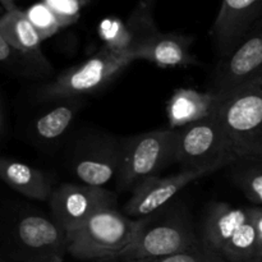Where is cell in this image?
<instances>
[{
    "mask_svg": "<svg viewBox=\"0 0 262 262\" xmlns=\"http://www.w3.org/2000/svg\"><path fill=\"white\" fill-rule=\"evenodd\" d=\"M201 246L186 206L181 201H171L154 214L138 219L135 242L115 261L163 257Z\"/></svg>",
    "mask_w": 262,
    "mask_h": 262,
    "instance_id": "cell-1",
    "label": "cell"
},
{
    "mask_svg": "<svg viewBox=\"0 0 262 262\" xmlns=\"http://www.w3.org/2000/svg\"><path fill=\"white\" fill-rule=\"evenodd\" d=\"M112 262H223V260L212 252H210L209 250H206L204 246H201V247L187 251V252L163 256V257L145 258V260H120Z\"/></svg>",
    "mask_w": 262,
    "mask_h": 262,
    "instance_id": "cell-21",
    "label": "cell"
},
{
    "mask_svg": "<svg viewBox=\"0 0 262 262\" xmlns=\"http://www.w3.org/2000/svg\"><path fill=\"white\" fill-rule=\"evenodd\" d=\"M26 14H27L28 19L31 20L33 27L38 32L40 37L42 38V41L51 37L53 35H55L61 28L59 19L54 14L53 10L45 4V2L32 5L26 12Z\"/></svg>",
    "mask_w": 262,
    "mask_h": 262,
    "instance_id": "cell-20",
    "label": "cell"
},
{
    "mask_svg": "<svg viewBox=\"0 0 262 262\" xmlns=\"http://www.w3.org/2000/svg\"><path fill=\"white\" fill-rule=\"evenodd\" d=\"M248 212H250L251 219H252L253 224H255L256 230H257L258 237H260L261 245H262V207L261 206L248 207Z\"/></svg>",
    "mask_w": 262,
    "mask_h": 262,
    "instance_id": "cell-23",
    "label": "cell"
},
{
    "mask_svg": "<svg viewBox=\"0 0 262 262\" xmlns=\"http://www.w3.org/2000/svg\"><path fill=\"white\" fill-rule=\"evenodd\" d=\"M222 96L210 91L177 89L166 104L169 128L181 129L192 123L211 117L216 113Z\"/></svg>",
    "mask_w": 262,
    "mask_h": 262,
    "instance_id": "cell-15",
    "label": "cell"
},
{
    "mask_svg": "<svg viewBox=\"0 0 262 262\" xmlns=\"http://www.w3.org/2000/svg\"><path fill=\"white\" fill-rule=\"evenodd\" d=\"M230 178L251 202L262 205V155H246L230 164Z\"/></svg>",
    "mask_w": 262,
    "mask_h": 262,
    "instance_id": "cell-19",
    "label": "cell"
},
{
    "mask_svg": "<svg viewBox=\"0 0 262 262\" xmlns=\"http://www.w3.org/2000/svg\"><path fill=\"white\" fill-rule=\"evenodd\" d=\"M79 2H81V3H82V4H84V3H86V2H87V0H79Z\"/></svg>",
    "mask_w": 262,
    "mask_h": 262,
    "instance_id": "cell-29",
    "label": "cell"
},
{
    "mask_svg": "<svg viewBox=\"0 0 262 262\" xmlns=\"http://www.w3.org/2000/svg\"><path fill=\"white\" fill-rule=\"evenodd\" d=\"M193 37L178 33L159 32L146 41L135 56L137 60H147L161 68H177L199 64V59L191 53Z\"/></svg>",
    "mask_w": 262,
    "mask_h": 262,
    "instance_id": "cell-16",
    "label": "cell"
},
{
    "mask_svg": "<svg viewBox=\"0 0 262 262\" xmlns=\"http://www.w3.org/2000/svg\"><path fill=\"white\" fill-rule=\"evenodd\" d=\"M216 170L219 169H183L168 177H151L133 189L123 212L132 219H141L154 214L174 201V197L189 183Z\"/></svg>",
    "mask_w": 262,
    "mask_h": 262,
    "instance_id": "cell-12",
    "label": "cell"
},
{
    "mask_svg": "<svg viewBox=\"0 0 262 262\" xmlns=\"http://www.w3.org/2000/svg\"><path fill=\"white\" fill-rule=\"evenodd\" d=\"M262 17V0H223L211 35L220 58L228 55Z\"/></svg>",
    "mask_w": 262,
    "mask_h": 262,
    "instance_id": "cell-13",
    "label": "cell"
},
{
    "mask_svg": "<svg viewBox=\"0 0 262 262\" xmlns=\"http://www.w3.org/2000/svg\"><path fill=\"white\" fill-rule=\"evenodd\" d=\"M262 77V22L256 23L228 55L220 58L211 91L224 95Z\"/></svg>",
    "mask_w": 262,
    "mask_h": 262,
    "instance_id": "cell-11",
    "label": "cell"
},
{
    "mask_svg": "<svg viewBox=\"0 0 262 262\" xmlns=\"http://www.w3.org/2000/svg\"><path fill=\"white\" fill-rule=\"evenodd\" d=\"M45 4L53 10L60 22L61 27L72 25L79 18L82 3L79 0H43Z\"/></svg>",
    "mask_w": 262,
    "mask_h": 262,
    "instance_id": "cell-22",
    "label": "cell"
},
{
    "mask_svg": "<svg viewBox=\"0 0 262 262\" xmlns=\"http://www.w3.org/2000/svg\"><path fill=\"white\" fill-rule=\"evenodd\" d=\"M235 159L225 145L216 113L206 119L177 129L174 163H178L186 170L222 169L229 166Z\"/></svg>",
    "mask_w": 262,
    "mask_h": 262,
    "instance_id": "cell-8",
    "label": "cell"
},
{
    "mask_svg": "<svg viewBox=\"0 0 262 262\" xmlns=\"http://www.w3.org/2000/svg\"><path fill=\"white\" fill-rule=\"evenodd\" d=\"M45 262H63V260L58 258V260H51V261H45Z\"/></svg>",
    "mask_w": 262,
    "mask_h": 262,
    "instance_id": "cell-28",
    "label": "cell"
},
{
    "mask_svg": "<svg viewBox=\"0 0 262 262\" xmlns=\"http://www.w3.org/2000/svg\"><path fill=\"white\" fill-rule=\"evenodd\" d=\"M51 216L67 233L77 229L100 210L117 206V194L104 187L61 183L49 200Z\"/></svg>",
    "mask_w": 262,
    "mask_h": 262,
    "instance_id": "cell-10",
    "label": "cell"
},
{
    "mask_svg": "<svg viewBox=\"0 0 262 262\" xmlns=\"http://www.w3.org/2000/svg\"><path fill=\"white\" fill-rule=\"evenodd\" d=\"M122 159L117 186L120 191L135 189L176 158L177 129L163 128L122 138Z\"/></svg>",
    "mask_w": 262,
    "mask_h": 262,
    "instance_id": "cell-6",
    "label": "cell"
},
{
    "mask_svg": "<svg viewBox=\"0 0 262 262\" xmlns=\"http://www.w3.org/2000/svg\"><path fill=\"white\" fill-rule=\"evenodd\" d=\"M138 219L115 207L100 210L77 229L68 232V253L78 260L112 262L135 242Z\"/></svg>",
    "mask_w": 262,
    "mask_h": 262,
    "instance_id": "cell-3",
    "label": "cell"
},
{
    "mask_svg": "<svg viewBox=\"0 0 262 262\" xmlns=\"http://www.w3.org/2000/svg\"><path fill=\"white\" fill-rule=\"evenodd\" d=\"M0 177L10 188L35 201L49 202L55 189L45 171L12 158H2Z\"/></svg>",
    "mask_w": 262,
    "mask_h": 262,
    "instance_id": "cell-18",
    "label": "cell"
},
{
    "mask_svg": "<svg viewBox=\"0 0 262 262\" xmlns=\"http://www.w3.org/2000/svg\"><path fill=\"white\" fill-rule=\"evenodd\" d=\"M0 136H2V141H4L5 135H7V122H5V102L2 99L0 102Z\"/></svg>",
    "mask_w": 262,
    "mask_h": 262,
    "instance_id": "cell-25",
    "label": "cell"
},
{
    "mask_svg": "<svg viewBox=\"0 0 262 262\" xmlns=\"http://www.w3.org/2000/svg\"><path fill=\"white\" fill-rule=\"evenodd\" d=\"M202 246L223 262H242L262 257V245L248 209L225 202L210 205L200 232Z\"/></svg>",
    "mask_w": 262,
    "mask_h": 262,
    "instance_id": "cell-2",
    "label": "cell"
},
{
    "mask_svg": "<svg viewBox=\"0 0 262 262\" xmlns=\"http://www.w3.org/2000/svg\"><path fill=\"white\" fill-rule=\"evenodd\" d=\"M5 246L9 257L20 262L63 260L68 253V234L51 215L36 209L18 210L9 216Z\"/></svg>",
    "mask_w": 262,
    "mask_h": 262,
    "instance_id": "cell-4",
    "label": "cell"
},
{
    "mask_svg": "<svg viewBox=\"0 0 262 262\" xmlns=\"http://www.w3.org/2000/svg\"><path fill=\"white\" fill-rule=\"evenodd\" d=\"M216 115L230 155L246 156L262 125V77L220 95Z\"/></svg>",
    "mask_w": 262,
    "mask_h": 262,
    "instance_id": "cell-7",
    "label": "cell"
},
{
    "mask_svg": "<svg viewBox=\"0 0 262 262\" xmlns=\"http://www.w3.org/2000/svg\"><path fill=\"white\" fill-rule=\"evenodd\" d=\"M2 2V7L4 12H12V10L18 9L15 7V0H0Z\"/></svg>",
    "mask_w": 262,
    "mask_h": 262,
    "instance_id": "cell-26",
    "label": "cell"
},
{
    "mask_svg": "<svg viewBox=\"0 0 262 262\" xmlns=\"http://www.w3.org/2000/svg\"><path fill=\"white\" fill-rule=\"evenodd\" d=\"M82 107L83 100L81 97L51 101L48 109L31 120L28 135L35 142L42 145L58 142L67 135Z\"/></svg>",
    "mask_w": 262,
    "mask_h": 262,
    "instance_id": "cell-17",
    "label": "cell"
},
{
    "mask_svg": "<svg viewBox=\"0 0 262 262\" xmlns=\"http://www.w3.org/2000/svg\"><path fill=\"white\" fill-rule=\"evenodd\" d=\"M122 138L95 135L79 141L69 161L71 174L82 184L105 187L117 181L122 159Z\"/></svg>",
    "mask_w": 262,
    "mask_h": 262,
    "instance_id": "cell-9",
    "label": "cell"
},
{
    "mask_svg": "<svg viewBox=\"0 0 262 262\" xmlns=\"http://www.w3.org/2000/svg\"><path fill=\"white\" fill-rule=\"evenodd\" d=\"M242 262H262V257L253 258V260H248V261H242Z\"/></svg>",
    "mask_w": 262,
    "mask_h": 262,
    "instance_id": "cell-27",
    "label": "cell"
},
{
    "mask_svg": "<svg viewBox=\"0 0 262 262\" xmlns=\"http://www.w3.org/2000/svg\"><path fill=\"white\" fill-rule=\"evenodd\" d=\"M133 61L136 59L130 54L118 53L102 46L83 63L67 69L54 81L41 86L36 91V100L51 102L94 94L112 83Z\"/></svg>",
    "mask_w": 262,
    "mask_h": 262,
    "instance_id": "cell-5",
    "label": "cell"
},
{
    "mask_svg": "<svg viewBox=\"0 0 262 262\" xmlns=\"http://www.w3.org/2000/svg\"><path fill=\"white\" fill-rule=\"evenodd\" d=\"M247 155H262V125L253 136Z\"/></svg>",
    "mask_w": 262,
    "mask_h": 262,
    "instance_id": "cell-24",
    "label": "cell"
},
{
    "mask_svg": "<svg viewBox=\"0 0 262 262\" xmlns=\"http://www.w3.org/2000/svg\"><path fill=\"white\" fill-rule=\"evenodd\" d=\"M2 262H7V261H5V260H3V261H2Z\"/></svg>",
    "mask_w": 262,
    "mask_h": 262,
    "instance_id": "cell-30",
    "label": "cell"
},
{
    "mask_svg": "<svg viewBox=\"0 0 262 262\" xmlns=\"http://www.w3.org/2000/svg\"><path fill=\"white\" fill-rule=\"evenodd\" d=\"M0 37L25 56L33 77H45L53 72V66L41 50L42 38L26 12L20 9L5 12L0 19Z\"/></svg>",
    "mask_w": 262,
    "mask_h": 262,
    "instance_id": "cell-14",
    "label": "cell"
}]
</instances>
